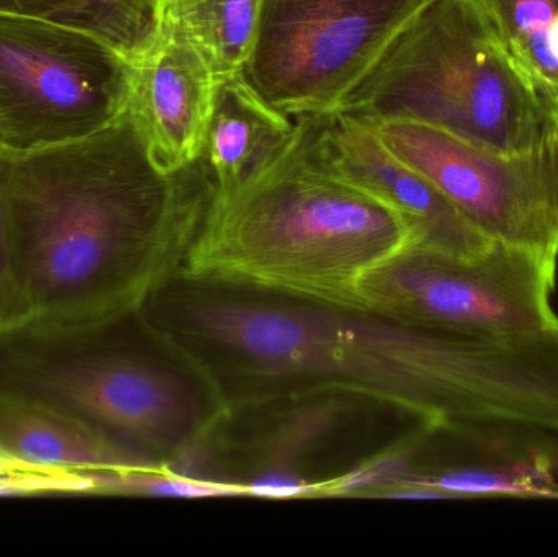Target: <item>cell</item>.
Masks as SVG:
<instances>
[{
	"instance_id": "6da1fadb",
	"label": "cell",
	"mask_w": 558,
	"mask_h": 557,
	"mask_svg": "<svg viewBox=\"0 0 558 557\" xmlns=\"http://www.w3.org/2000/svg\"><path fill=\"white\" fill-rule=\"evenodd\" d=\"M196 287L177 303L170 326L141 324L216 395L226 385L245 388L231 411L301 388L294 395L340 391L371 399L432 431L547 428L558 419L553 337L468 336L371 311Z\"/></svg>"
},
{
	"instance_id": "7a4b0ae2",
	"label": "cell",
	"mask_w": 558,
	"mask_h": 557,
	"mask_svg": "<svg viewBox=\"0 0 558 557\" xmlns=\"http://www.w3.org/2000/svg\"><path fill=\"white\" fill-rule=\"evenodd\" d=\"M213 196L203 156L163 170L130 110L94 136L12 156L3 334L95 332L134 319L180 275Z\"/></svg>"
},
{
	"instance_id": "3957f363",
	"label": "cell",
	"mask_w": 558,
	"mask_h": 557,
	"mask_svg": "<svg viewBox=\"0 0 558 557\" xmlns=\"http://www.w3.org/2000/svg\"><path fill=\"white\" fill-rule=\"evenodd\" d=\"M320 114L231 195L213 196L180 277L186 283L364 311L369 278L418 247L409 219L335 172Z\"/></svg>"
},
{
	"instance_id": "277c9868",
	"label": "cell",
	"mask_w": 558,
	"mask_h": 557,
	"mask_svg": "<svg viewBox=\"0 0 558 557\" xmlns=\"http://www.w3.org/2000/svg\"><path fill=\"white\" fill-rule=\"evenodd\" d=\"M337 111L366 121H415L508 154L526 153L558 133L557 111L472 0H432Z\"/></svg>"
},
{
	"instance_id": "5b68a950",
	"label": "cell",
	"mask_w": 558,
	"mask_h": 557,
	"mask_svg": "<svg viewBox=\"0 0 558 557\" xmlns=\"http://www.w3.org/2000/svg\"><path fill=\"white\" fill-rule=\"evenodd\" d=\"M121 324L82 334H2L0 392L69 412L150 463H196L231 411L203 404L185 376L121 340Z\"/></svg>"
},
{
	"instance_id": "8992f818",
	"label": "cell",
	"mask_w": 558,
	"mask_h": 557,
	"mask_svg": "<svg viewBox=\"0 0 558 557\" xmlns=\"http://www.w3.org/2000/svg\"><path fill=\"white\" fill-rule=\"evenodd\" d=\"M134 71L92 33L0 13V147L25 156L100 133L130 108Z\"/></svg>"
},
{
	"instance_id": "52a82bcc",
	"label": "cell",
	"mask_w": 558,
	"mask_h": 557,
	"mask_svg": "<svg viewBox=\"0 0 558 557\" xmlns=\"http://www.w3.org/2000/svg\"><path fill=\"white\" fill-rule=\"evenodd\" d=\"M432 0H264L247 84L286 117L335 113Z\"/></svg>"
},
{
	"instance_id": "ba28073f",
	"label": "cell",
	"mask_w": 558,
	"mask_h": 557,
	"mask_svg": "<svg viewBox=\"0 0 558 557\" xmlns=\"http://www.w3.org/2000/svg\"><path fill=\"white\" fill-rule=\"evenodd\" d=\"M557 264L495 241L469 257L413 251L367 280L364 311L468 336L556 334Z\"/></svg>"
},
{
	"instance_id": "9c48e42d",
	"label": "cell",
	"mask_w": 558,
	"mask_h": 557,
	"mask_svg": "<svg viewBox=\"0 0 558 557\" xmlns=\"http://www.w3.org/2000/svg\"><path fill=\"white\" fill-rule=\"evenodd\" d=\"M369 123L485 238L558 262V133L508 154L415 121Z\"/></svg>"
},
{
	"instance_id": "30bf717a",
	"label": "cell",
	"mask_w": 558,
	"mask_h": 557,
	"mask_svg": "<svg viewBox=\"0 0 558 557\" xmlns=\"http://www.w3.org/2000/svg\"><path fill=\"white\" fill-rule=\"evenodd\" d=\"M322 156L350 182L376 195L409 219L418 252L469 257L492 244L454 205L380 140L369 121L350 114H320Z\"/></svg>"
},
{
	"instance_id": "8fae6325",
	"label": "cell",
	"mask_w": 558,
	"mask_h": 557,
	"mask_svg": "<svg viewBox=\"0 0 558 557\" xmlns=\"http://www.w3.org/2000/svg\"><path fill=\"white\" fill-rule=\"evenodd\" d=\"M130 108L154 160L175 172L202 157L218 81L198 49L157 23L149 48L134 62Z\"/></svg>"
},
{
	"instance_id": "7c38bea8",
	"label": "cell",
	"mask_w": 558,
	"mask_h": 557,
	"mask_svg": "<svg viewBox=\"0 0 558 557\" xmlns=\"http://www.w3.org/2000/svg\"><path fill=\"white\" fill-rule=\"evenodd\" d=\"M471 458L435 470L416 468L390 499L558 500V445L547 432L513 425H464Z\"/></svg>"
},
{
	"instance_id": "4fadbf2b",
	"label": "cell",
	"mask_w": 558,
	"mask_h": 557,
	"mask_svg": "<svg viewBox=\"0 0 558 557\" xmlns=\"http://www.w3.org/2000/svg\"><path fill=\"white\" fill-rule=\"evenodd\" d=\"M0 448L33 467L62 473L159 467L69 412L9 392H0Z\"/></svg>"
},
{
	"instance_id": "5bb4252c",
	"label": "cell",
	"mask_w": 558,
	"mask_h": 557,
	"mask_svg": "<svg viewBox=\"0 0 558 557\" xmlns=\"http://www.w3.org/2000/svg\"><path fill=\"white\" fill-rule=\"evenodd\" d=\"M294 133L295 120L268 105L244 75L221 82L202 154L216 195H231L251 182L289 146Z\"/></svg>"
},
{
	"instance_id": "9a60e30c",
	"label": "cell",
	"mask_w": 558,
	"mask_h": 557,
	"mask_svg": "<svg viewBox=\"0 0 558 557\" xmlns=\"http://www.w3.org/2000/svg\"><path fill=\"white\" fill-rule=\"evenodd\" d=\"M157 23L182 33L218 84L241 75L260 28L264 0H156Z\"/></svg>"
},
{
	"instance_id": "2e32d148",
	"label": "cell",
	"mask_w": 558,
	"mask_h": 557,
	"mask_svg": "<svg viewBox=\"0 0 558 557\" xmlns=\"http://www.w3.org/2000/svg\"><path fill=\"white\" fill-rule=\"evenodd\" d=\"M537 94L558 113V59L550 46L558 0H472Z\"/></svg>"
},
{
	"instance_id": "e0dca14e",
	"label": "cell",
	"mask_w": 558,
	"mask_h": 557,
	"mask_svg": "<svg viewBox=\"0 0 558 557\" xmlns=\"http://www.w3.org/2000/svg\"><path fill=\"white\" fill-rule=\"evenodd\" d=\"M340 391H315L314 398L299 404L264 435L257 450L255 471L277 470L284 473H304L305 458L324 445L337 432L348 411ZM312 480V477H311ZM317 481V480H315Z\"/></svg>"
},
{
	"instance_id": "ac0fdd59",
	"label": "cell",
	"mask_w": 558,
	"mask_h": 557,
	"mask_svg": "<svg viewBox=\"0 0 558 557\" xmlns=\"http://www.w3.org/2000/svg\"><path fill=\"white\" fill-rule=\"evenodd\" d=\"M95 494L105 496L247 497L242 483L196 476L169 467H140L90 473Z\"/></svg>"
},
{
	"instance_id": "d6986e66",
	"label": "cell",
	"mask_w": 558,
	"mask_h": 557,
	"mask_svg": "<svg viewBox=\"0 0 558 557\" xmlns=\"http://www.w3.org/2000/svg\"><path fill=\"white\" fill-rule=\"evenodd\" d=\"M69 26L84 29L136 62L157 32L156 0H84Z\"/></svg>"
},
{
	"instance_id": "ffe728a7",
	"label": "cell",
	"mask_w": 558,
	"mask_h": 557,
	"mask_svg": "<svg viewBox=\"0 0 558 557\" xmlns=\"http://www.w3.org/2000/svg\"><path fill=\"white\" fill-rule=\"evenodd\" d=\"M35 494H95L90 473L43 470L0 448V497Z\"/></svg>"
},
{
	"instance_id": "44dd1931",
	"label": "cell",
	"mask_w": 558,
	"mask_h": 557,
	"mask_svg": "<svg viewBox=\"0 0 558 557\" xmlns=\"http://www.w3.org/2000/svg\"><path fill=\"white\" fill-rule=\"evenodd\" d=\"M12 156L0 147V334L9 323L12 275H10L9 225H7V182Z\"/></svg>"
},
{
	"instance_id": "7402d4cb",
	"label": "cell",
	"mask_w": 558,
	"mask_h": 557,
	"mask_svg": "<svg viewBox=\"0 0 558 557\" xmlns=\"http://www.w3.org/2000/svg\"><path fill=\"white\" fill-rule=\"evenodd\" d=\"M84 0H0V13L39 16L69 25Z\"/></svg>"
},
{
	"instance_id": "603a6c76",
	"label": "cell",
	"mask_w": 558,
	"mask_h": 557,
	"mask_svg": "<svg viewBox=\"0 0 558 557\" xmlns=\"http://www.w3.org/2000/svg\"><path fill=\"white\" fill-rule=\"evenodd\" d=\"M550 46H553L554 55L558 59V16L554 23L553 35H550Z\"/></svg>"
}]
</instances>
